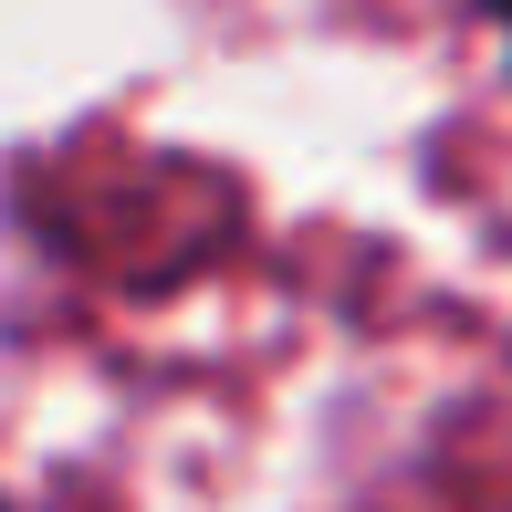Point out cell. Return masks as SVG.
<instances>
[{
	"mask_svg": "<svg viewBox=\"0 0 512 512\" xmlns=\"http://www.w3.org/2000/svg\"><path fill=\"white\" fill-rule=\"evenodd\" d=\"M481 11H492V21H502V32H512V0H481Z\"/></svg>",
	"mask_w": 512,
	"mask_h": 512,
	"instance_id": "6da1fadb",
	"label": "cell"
},
{
	"mask_svg": "<svg viewBox=\"0 0 512 512\" xmlns=\"http://www.w3.org/2000/svg\"><path fill=\"white\" fill-rule=\"evenodd\" d=\"M0 512H11V502H0Z\"/></svg>",
	"mask_w": 512,
	"mask_h": 512,
	"instance_id": "7a4b0ae2",
	"label": "cell"
}]
</instances>
